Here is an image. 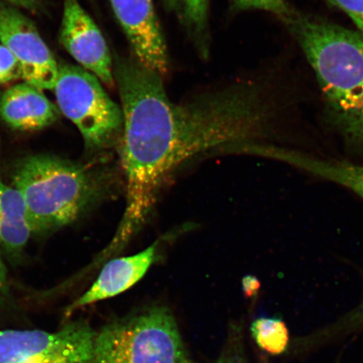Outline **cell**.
I'll return each mask as SVG.
<instances>
[{
	"label": "cell",
	"instance_id": "cell-2",
	"mask_svg": "<svg viewBox=\"0 0 363 363\" xmlns=\"http://www.w3.org/2000/svg\"><path fill=\"white\" fill-rule=\"evenodd\" d=\"M284 22L314 71L345 143L363 153V34L295 11Z\"/></svg>",
	"mask_w": 363,
	"mask_h": 363
},
{
	"label": "cell",
	"instance_id": "cell-15",
	"mask_svg": "<svg viewBox=\"0 0 363 363\" xmlns=\"http://www.w3.org/2000/svg\"><path fill=\"white\" fill-rule=\"evenodd\" d=\"M251 330L258 346L271 355H279L288 347L289 330L281 320L259 318L253 322Z\"/></svg>",
	"mask_w": 363,
	"mask_h": 363
},
{
	"label": "cell",
	"instance_id": "cell-19",
	"mask_svg": "<svg viewBox=\"0 0 363 363\" xmlns=\"http://www.w3.org/2000/svg\"><path fill=\"white\" fill-rule=\"evenodd\" d=\"M9 286L6 266L0 254V301L8 296Z\"/></svg>",
	"mask_w": 363,
	"mask_h": 363
},
{
	"label": "cell",
	"instance_id": "cell-18",
	"mask_svg": "<svg viewBox=\"0 0 363 363\" xmlns=\"http://www.w3.org/2000/svg\"><path fill=\"white\" fill-rule=\"evenodd\" d=\"M340 9L355 23L359 33L363 34V0H328Z\"/></svg>",
	"mask_w": 363,
	"mask_h": 363
},
{
	"label": "cell",
	"instance_id": "cell-11",
	"mask_svg": "<svg viewBox=\"0 0 363 363\" xmlns=\"http://www.w3.org/2000/svg\"><path fill=\"white\" fill-rule=\"evenodd\" d=\"M59 111L42 89L28 83L12 86L0 97V117L11 128L38 130L57 120Z\"/></svg>",
	"mask_w": 363,
	"mask_h": 363
},
{
	"label": "cell",
	"instance_id": "cell-22",
	"mask_svg": "<svg viewBox=\"0 0 363 363\" xmlns=\"http://www.w3.org/2000/svg\"><path fill=\"white\" fill-rule=\"evenodd\" d=\"M13 6L22 7L26 10L34 11L38 6L39 0H4Z\"/></svg>",
	"mask_w": 363,
	"mask_h": 363
},
{
	"label": "cell",
	"instance_id": "cell-20",
	"mask_svg": "<svg viewBox=\"0 0 363 363\" xmlns=\"http://www.w3.org/2000/svg\"><path fill=\"white\" fill-rule=\"evenodd\" d=\"M347 323L355 326H363V299L362 301L347 316Z\"/></svg>",
	"mask_w": 363,
	"mask_h": 363
},
{
	"label": "cell",
	"instance_id": "cell-23",
	"mask_svg": "<svg viewBox=\"0 0 363 363\" xmlns=\"http://www.w3.org/2000/svg\"><path fill=\"white\" fill-rule=\"evenodd\" d=\"M215 363H242L238 359V357H231V356H225L221 357L219 360L216 361Z\"/></svg>",
	"mask_w": 363,
	"mask_h": 363
},
{
	"label": "cell",
	"instance_id": "cell-14",
	"mask_svg": "<svg viewBox=\"0 0 363 363\" xmlns=\"http://www.w3.org/2000/svg\"><path fill=\"white\" fill-rule=\"evenodd\" d=\"M167 11L174 13L187 33L199 55L206 60L210 55L208 26L210 0H162Z\"/></svg>",
	"mask_w": 363,
	"mask_h": 363
},
{
	"label": "cell",
	"instance_id": "cell-1",
	"mask_svg": "<svg viewBox=\"0 0 363 363\" xmlns=\"http://www.w3.org/2000/svg\"><path fill=\"white\" fill-rule=\"evenodd\" d=\"M124 126L119 143L125 208L113 242L124 247L153 211L172 172L216 151L247 152L264 134L272 116L265 88L252 79L230 82L172 103L162 77L134 56L113 68Z\"/></svg>",
	"mask_w": 363,
	"mask_h": 363
},
{
	"label": "cell",
	"instance_id": "cell-10",
	"mask_svg": "<svg viewBox=\"0 0 363 363\" xmlns=\"http://www.w3.org/2000/svg\"><path fill=\"white\" fill-rule=\"evenodd\" d=\"M157 242L134 255L113 258L104 266L96 280L67 308V314L79 308L123 294L144 278L155 262Z\"/></svg>",
	"mask_w": 363,
	"mask_h": 363
},
{
	"label": "cell",
	"instance_id": "cell-12",
	"mask_svg": "<svg viewBox=\"0 0 363 363\" xmlns=\"http://www.w3.org/2000/svg\"><path fill=\"white\" fill-rule=\"evenodd\" d=\"M265 157L288 163L295 169L342 186L363 199V165L328 160L274 146L267 147Z\"/></svg>",
	"mask_w": 363,
	"mask_h": 363
},
{
	"label": "cell",
	"instance_id": "cell-5",
	"mask_svg": "<svg viewBox=\"0 0 363 363\" xmlns=\"http://www.w3.org/2000/svg\"><path fill=\"white\" fill-rule=\"evenodd\" d=\"M96 76L70 65L59 67L55 87L60 111L83 136L92 150L119 144L123 133L122 108L113 102Z\"/></svg>",
	"mask_w": 363,
	"mask_h": 363
},
{
	"label": "cell",
	"instance_id": "cell-17",
	"mask_svg": "<svg viewBox=\"0 0 363 363\" xmlns=\"http://www.w3.org/2000/svg\"><path fill=\"white\" fill-rule=\"evenodd\" d=\"M22 78L19 62L13 53L0 43V84L11 83Z\"/></svg>",
	"mask_w": 363,
	"mask_h": 363
},
{
	"label": "cell",
	"instance_id": "cell-6",
	"mask_svg": "<svg viewBox=\"0 0 363 363\" xmlns=\"http://www.w3.org/2000/svg\"><path fill=\"white\" fill-rule=\"evenodd\" d=\"M95 335L74 321L60 330H0V363H92Z\"/></svg>",
	"mask_w": 363,
	"mask_h": 363
},
{
	"label": "cell",
	"instance_id": "cell-13",
	"mask_svg": "<svg viewBox=\"0 0 363 363\" xmlns=\"http://www.w3.org/2000/svg\"><path fill=\"white\" fill-rule=\"evenodd\" d=\"M24 201L0 174V245L12 257L21 255L30 237Z\"/></svg>",
	"mask_w": 363,
	"mask_h": 363
},
{
	"label": "cell",
	"instance_id": "cell-8",
	"mask_svg": "<svg viewBox=\"0 0 363 363\" xmlns=\"http://www.w3.org/2000/svg\"><path fill=\"white\" fill-rule=\"evenodd\" d=\"M60 42L82 67L113 87V66L106 39L78 0H65Z\"/></svg>",
	"mask_w": 363,
	"mask_h": 363
},
{
	"label": "cell",
	"instance_id": "cell-9",
	"mask_svg": "<svg viewBox=\"0 0 363 363\" xmlns=\"http://www.w3.org/2000/svg\"><path fill=\"white\" fill-rule=\"evenodd\" d=\"M110 1L133 49L134 57L163 78L169 72L170 61L152 0Z\"/></svg>",
	"mask_w": 363,
	"mask_h": 363
},
{
	"label": "cell",
	"instance_id": "cell-7",
	"mask_svg": "<svg viewBox=\"0 0 363 363\" xmlns=\"http://www.w3.org/2000/svg\"><path fill=\"white\" fill-rule=\"evenodd\" d=\"M0 43L19 62L22 79L40 89H54L59 66L38 29L16 8L0 4Z\"/></svg>",
	"mask_w": 363,
	"mask_h": 363
},
{
	"label": "cell",
	"instance_id": "cell-16",
	"mask_svg": "<svg viewBox=\"0 0 363 363\" xmlns=\"http://www.w3.org/2000/svg\"><path fill=\"white\" fill-rule=\"evenodd\" d=\"M237 11H262L269 12L283 21L292 15L294 10L285 0H233Z\"/></svg>",
	"mask_w": 363,
	"mask_h": 363
},
{
	"label": "cell",
	"instance_id": "cell-4",
	"mask_svg": "<svg viewBox=\"0 0 363 363\" xmlns=\"http://www.w3.org/2000/svg\"><path fill=\"white\" fill-rule=\"evenodd\" d=\"M92 363H190L169 310L153 307L95 335Z\"/></svg>",
	"mask_w": 363,
	"mask_h": 363
},
{
	"label": "cell",
	"instance_id": "cell-3",
	"mask_svg": "<svg viewBox=\"0 0 363 363\" xmlns=\"http://www.w3.org/2000/svg\"><path fill=\"white\" fill-rule=\"evenodd\" d=\"M110 174L52 155L27 157L13 174L31 234H47L79 219L106 196Z\"/></svg>",
	"mask_w": 363,
	"mask_h": 363
},
{
	"label": "cell",
	"instance_id": "cell-21",
	"mask_svg": "<svg viewBox=\"0 0 363 363\" xmlns=\"http://www.w3.org/2000/svg\"><path fill=\"white\" fill-rule=\"evenodd\" d=\"M243 286L244 291L247 293L248 296H252L259 289V282L254 277L249 276L243 279Z\"/></svg>",
	"mask_w": 363,
	"mask_h": 363
}]
</instances>
